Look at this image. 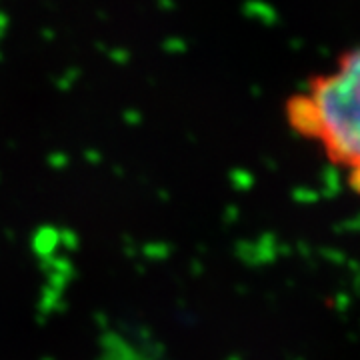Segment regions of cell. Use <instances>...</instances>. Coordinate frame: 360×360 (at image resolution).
I'll use <instances>...</instances> for the list:
<instances>
[{
  "mask_svg": "<svg viewBox=\"0 0 360 360\" xmlns=\"http://www.w3.org/2000/svg\"><path fill=\"white\" fill-rule=\"evenodd\" d=\"M284 115L296 136L312 142L360 196V44L310 77L286 101Z\"/></svg>",
  "mask_w": 360,
  "mask_h": 360,
  "instance_id": "obj_1",
  "label": "cell"
}]
</instances>
